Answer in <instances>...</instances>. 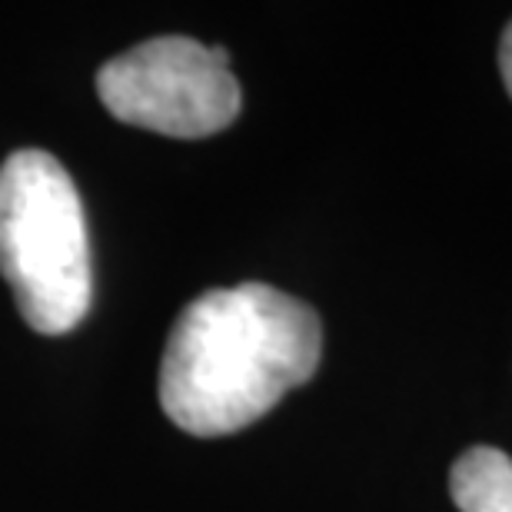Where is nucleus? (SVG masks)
<instances>
[{
	"instance_id": "f257e3e1",
	"label": "nucleus",
	"mask_w": 512,
	"mask_h": 512,
	"mask_svg": "<svg viewBox=\"0 0 512 512\" xmlns=\"http://www.w3.org/2000/svg\"><path fill=\"white\" fill-rule=\"evenodd\" d=\"M313 306L266 283L197 296L177 316L160 363V406L190 436H227L266 416L320 366Z\"/></svg>"
},
{
	"instance_id": "39448f33",
	"label": "nucleus",
	"mask_w": 512,
	"mask_h": 512,
	"mask_svg": "<svg viewBox=\"0 0 512 512\" xmlns=\"http://www.w3.org/2000/svg\"><path fill=\"white\" fill-rule=\"evenodd\" d=\"M499 70H503V84L512 97V20H509L506 34H503V44H499Z\"/></svg>"
},
{
	"instance_id": "20e7f679",
	"label": "nucleus",
	"mask_w": 512,
	"mask_h": 512,
	"mask_svg": "<svg viewBox=\"0 0 512 512\" xmlns=\"http://www.w3.org/2000/svg\"><path fill=\"white\" fill-rule=\"evenodd\" d=\"M449 496L459 512H512V459L496 446H473L453 463Z\"/></svg>"
},
{
	"instance_id": "7ed1b4c3",
	"label": "nucleus",
	"mask_w": 512,
	"mask_h": 512,
	"mask_svg": "<svg viewBox=\"0 0 512 512\" xmlns=\"http://www.w3.org/2000/svg\"><path fill=\"white\" fill-rule=\"evenodd\" d=\"M97 94L120 124L183 140L227 130L243 107L230 54L193 37H153L107 60Z\"/></svg>"
},
{
	"instance_id": "f03ea898",
	"label": "nucleus",
	"mask_w": 512,
	"mask_h": 512,
	"mask_svg": "<svg viewBox=\"0 0 512 512\" xmlns=\"http://www.w3.org/2000/svg\"><path fill=\"white\" fill-rule=\"evenodd\" d=\"M0 273L44 336L70 333L94 300L84 203L47 150H17L0 167Z\"/></svg>"
}]
</instances>
